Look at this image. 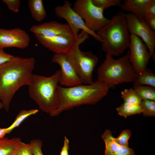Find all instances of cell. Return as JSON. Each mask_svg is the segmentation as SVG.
Returning <instances> with one entry per match:
<instances>
[{"mask_svg": "<svg viewBox=\"0 0 155 155\" xmlns=\"http://www.w3.org/2000/svg\"><path fill=\"white\" fill-rule=\"evenodd\" d=\"M72 8L84 20L86 27L94 32L99 31L111 21L104 16V10L95 5L92 0H77Z\"/></svg>", "mask_w": 155, "mask_h": 155, "instance_id": "obj_7", "label": "cell"}, {"mask_svg": "<svg viewBox=\"0 0 155 155\" xmlns=\"http://www.w3.org/2000/svg\"><path fill=\"white\" fill-rule=\"evenodd\" d=\"M8 134L7 127L0 128V139L4 137L5 135Z\"/></svg>", "mask_w": 155, "mask_h": 155, "instance_id": "obj_34", "label": "cell"}, {"mask_svg": "<svg viewBox=\"0 0 155 155\" xmlns=\"http://www.w3.org/2000/svg\"><path fill=\"white\" fill-rule=\"evenodd\" d=\"M30 38L25 31L16 28L7 29L0 28V48H16L23 49L29 45Z\"/></svg>", "mask_w": 155, "mask_h": 155, "instance_id": "obj_13", "label": "cell"}, {"mask_svg": "<svg viewBox=\"0 0 155 155\" xmlns=\"http://www.w3.org/2000/svg\"><path fill=\"white\" fill-rule=\"evenodd\" d=\"M21 141L18 137L0 139V155H14Z\"/></svg>", "mask_w": 155, "mask_h": 155, "instance_id": "obj_17", "label": "cell"}, {"mask_svg": "<svg viewBox=\"0 0 155 155\" xmlns=\"http://www.w3.org/2000/svg\"><path fill=\"white\" fill-rule=\"evenodd\" d=\"M51 61L60 66L59 83L61 86L69 87L82 84L67 53H55Z\"/></svg>", "mask_w": 155, "mask_h": 155, "instance_id": "obj_12", "label": "cell"}, {"mask_svg": "<svg viewBox=\"0 0 155 155\" xmlns=\"http://www.w3.org/2000/svg\"><path fill=\"white\" fill-rule=\"evenodd\" d=\"M3 108V104L1 102H0V110L2 109Z\"/></svg>", "mask_w": 155, "mask_h": 155, "instance_id": "obj_35", "label": "cell"}, {"mask_svg": "<svg viewBox=\"0 0 155 155\" xmlns=\"http://www.w3.org/2000/svg\"><path fill=\"white\" fill-rule=\"evenodd\" d=\"M14 155H33L31 145L21 141Z\"/></svg>", "mask_w": 155, "mask_h": 155, "instance_id": "obj_27", "label": "cell"}, {"mask_svg": "<svg viewBox=\"0 0 155 155\" xmlns=\"http://www.w3.org/2000/svg\"><path fill=\"white\" fill-rule=\"evenodd\" d=\"M14 56L5 52L3 49L0 48V65L10 61Z\"/></svg>", "mask_w": 155, "mask_h": 155, "instance_id": "obj_30", "label": "cell"}, {"mask_svg": "<svg viewBox=\"0 0 155 155\" xmlns=\"http://www.w3.org/2000/svg\"><path fill=\"white\" fill-rule=\"evenodd\" d=\"M109 87L104 82L97 80L91 84H79L66 87L58 85V108L49 114L52 117L62 112L83 105H94L108 94Z\"/></svg>", "mask_w": 155, "mask_h": 155, "instance_id": "obj_2", "label": "cell"}, {"mask_svg": "<svg viewBox=\"0 0 155 155\" xmlns=\"http://www.w3.org/2000/svg\"><path fill=\"white\" fill-rule=\"evenodd\" d=\"M96 33L102 40V50L112 56L122 55L129 48L130 34L125 14L121 11L113 16L110 22Z\"/></svg>", "mask_w": 155, "mask_h": 155, "instance_id": "obj_3", "label": "cell"}, {"mask_svg": "<svg viewBox=\"0 0 155 155\" xmlns=\"http://www.w3.org/2000/svg\"><path fill=\"white\" fill-rule=\"evenodd\" d=\"M30 30L34 35L47 37L61 35H77L68 24H63L53 21L33 25Z\"/></svg>", "mask_w": 155, "mask_h": 155, "instance_id": "obj_14", "label": "cell"}, {"mask_svg": "<svg viewBox=\"0 0 155 155\" xmlns=\"http://www.w3.org/2000/svg\"><path fill=\"white\" fill-rule=\"evenodd\" d=\"M121 0H92L93 3L96 6L104 10L113 6H120Z\"/></svg>", "mask_w": 155, "mask_h": 155, "instance_id": "obj_25", "label": "cell"}, {"mask_svg": "<svg viewBox=\"0 0 155 155\" xmlns=\"http://www.w3.org/2000/svg\"><path fill=\"white\" fill-rule=\"evenodd\" d=\"M89 34L82 30L76 36L61 35L47 37L34 35L40 43L55 53L67 54L80 42H83L89 38Z\"/></svg>", "mask_w": 155, "mask_h": 155, "instance_id": "obj_8", "label": "cell"}, {"mask_svg": "<svg viewBox=\"0 0 155 155\" xmlns=\"http://www.w3.org/2000/svg\"><path fill=\"white\" fill-rule=\"evenodd\" d=\"M145 21L150 28L155 32V17H147Z\"/></svg>", "mask_w": 155, "mask_h": 155, "instance_id": "obj_33", "label": "cell"}, {"mask_svg": "<svg viewBox=\"0 0 155 155\" xmlns=\"http://www.w3.org/2000/svg\"><path fill=\"white\" fill-rule=\"evenodd\" d=\"M2 1L6 5L10 10L15 13L18 12L21 4L20 0H3Z\"/></svg>", "mask_w": 155, "mask_h": 155, "instance_id": "obj_29", "label": "cell"}, {"mask_svg": "<svg viewBox=\"0 0 155 155\" xmlns=\"http://www.w3.org/2000/svg\"><path fill=\"white\" fill-rule=\"evenodd\" d=\"M69 140L66 136H65L63 146L60 152V155H69Z\"/></svg>", "mask_w": 155, "mask_h": 155, "instance_id": "obj_31", "label": "cell"}, {"mask_svg": "<svg viewBox=\"0 0 155 155\" xmlns=\"http://www.w3.org/2000/svg\"><path fill=\"white\" fill-rule=\"evenodd\" d=\"M101 137L105 144L104 155H135L132 148L117 143L110 130L106 129L101 135Z\"/></svg>", "mask_w": 155, "mask_h": 155, "instance_id": "obj_15", "label": "cell"}, {"mask_svg": "<svg viewBox=\"0 0 155 155\" xmlns=\"http://www.w3.org/2000/svg\"><path fill=\"white\" fill-rule=\"evenodd\" d=\"M133 89L142 100H155V87L142 85L133 86Z\"/></svg>", "mask_w": 155, "mask_h": 155, "instance_id": "obj_22", "label": "cell"}, {"mask_svg": "<svg viewBox=\"0 0 155 155\" xmlns=\"http://www.w3.org/2000/svg\"><path fill=\"white\" fill-rule=\"evenodd\" d=\"M121 97L124 102L135 105H140L142 100L133 88L125 89L121 93Z\"/></svg>", "mask_w": 155, "mask_h": 155, "instance_id": "obj_23", "label": "cell"}, {"mask_svg": "<svg viewBox=\"0 0 155 155\" xmlns=\"http://www.w3.org/2000/svg\"><path fill=\"white\" fill-rule=\"evenodd\" d=\"M0 11H1V9H0Z\"/></svg>", "mask_w": 155, "mask_h": 155, "instance_id": "obj_36", "label": "cell"}, {"mask_svg": "<svg viewBox=\"0 0 155 155\" xmlns=\"http://www.w3.org/2000/svg\"><path fill=\"white\" fill-rule=\"evenodd\" d=\"M36 61L33 57L14 56L0 65V101L7 112L16 92L21 87L30 84Z\"/></svg>", "mask_w": 155, "mask_h": 155, "instance_id": "obj_1", "label": "cell"}, {"mask_svg": "<svg viewBox=\"0 0 155 155\" xmlns=\"http://www.w3.org/2000/svg\"><path fill=\"white\" fill-rule=\"evenodd\" d=\"M127 26L130 34L140 38L146 45L151 57L154 59L155 32L152 30L145 21H141L133 14H125Z\"/></svg>", "mask_w": 155, "mask_h": 155, "instance_id": "obj_9", "label": "cell"}, {"mask_svg": "<svg viewBox=\"0 0 155 155\" xmlns=\"http://www.w3.org/2000/svg\"><path fill=\"white\" fill-rule=\"evenodd\" d=\"M140 105L142 111V113L144 117L155 116V100H143Z\"/></svg>", "mask_w": 155, "mask_h": 155, "instance_id": "obj_24", "label": "cell"}, {"mask_svg": "<svg viewBox=\"0 0 155 155\" xmlns=\"http://www.w3.org/2000/svg\"><path fill=\"white\" fill-rule=\"evenodd\" d=\"M38 112V110L37 109L21 110L17 115L13 122L7 127L8 134L10 133L13 129L18 127L27 118L36 114Z\"/></svg>", "mask_w": 155, "mask_h": 155, "instance_id": "obj_21", "label": "cell"}, {"mask_svg": "<svg viewBox=\"0 0 155 155\" xmlns=\"http://www.w3.org/2000/svg\"><path fill=\"white\" fill-rule=\"evenodd\" d=\"M28 5L32 18L36 21L40 22L47 16L42 0H29Z\"/></svg>", "mask_w": 155, "mask_h": 155, "instance_id": "obj_18", "label": "cell"}, {"mask_svg": "<svg viewBox=\"0 0 155 155\" xmlns=\"http://www.w3.org/2000/svg\"><path fill=\"white\" fill-rule=\"evenodd\" d=\"M129 48L130 62L135 73L139 74L147 68L151 58L148 49L141 38L133 34H130Z\"/></svg>", "mask_w": 155, "mask_h": 155, "instance_id": "obj_10", "label": "cell"}, {"mask_svg": "<svg viewBox=\"0 0 155 155\" xmlns=\"http://www.w3.org/2000/svg\"><path fill=\"white\" fill-rule=\"evenodd\" d=\"M71 5L69 1H65L62 5L55 7V14L59 18L65 20L76 35L79 34L80 30H82L102 43V40L101 37L96 33L90 30L86 27L83 19L71 7Z\"/></svg>", "mask_w": 155, "mask_h": 155, "instance_id": "obj_11", "label": "cell"}, {"mask_svg": "<svg viewBox=\"0 0 155 155\" xmlns=\"http://www.w3.org/2000/svg\"><path fill=\"white\" fill-rule=\"evenodd\" d=\"M151 0H125L120 6L122 10L131 13L140 20L145 21Z\"/></svg>", "mask_w": 155, "mask_h": 155, "instance_id": "obj_16", "label": "cell"}, {"mask_svg": "<svg viewBox=\"0 0 155 155\" xmlns=\"http://www.w3.org/2000/svg\"><path fill=\"white\" fill-rule=\"evenodd\" d=\"M116 110L118 115L125 118L130 116L141 113L142 111L140 105H135L124 102Z\"/></svg>", "mask_w": 155, "mask_h": 155, "instance_id": "obj_20", "label": "cell"}, {"mask_svg": "<svg viewBox=\"0 0 155 155\" xmlns=\"http://www.w3.org/2000/svg\"><path fill=\"white\" fill-rule=\"evenodd\" d=\"M147 17H155V0H151L148 9Z\"/></svg>", "mask_w": 155, "mask_h": 155, "instance_id": "obj_32", "label": "cell"}, {"mask_svg": "<svg viewBox=\"0 0 155 155\" xmlns=\"http://www.w3.org/2000/svg\"><path fill=\"white\" fill-rule=\"evenodd\" d=\"M60 74L59 70L49 77L33 74L28 86L30 98L41 111L49 114L58 106L57 90Z\"/></svg>", "mask_w": 155, "mask_h": 155, "instance_id": "obj_4", "label": "cell"}, {"mask_svg": "<svg viewBox=\"0 0 155 155\" xmlns=\"http://www.w3.org/2000/svg\"><path fill=\"white\" fill-rule=\"evenodd\" d=\"M133 83V86L146 85L155 87V74L152 70L146 68L141 73L137 74Z\"/></svg>", "mask_w": 155, "mask_h": 155, "instance_id": "obj_19", "label": "cell"}, {"mask_svg": "<svg viewBox=\"0 0 155 155\" xmlns=\"http://www.w3.org/2000/svg\"><path fill=\"white\" fill-rule=\"evenodd\" d=\"M132 134L131 131L129 129L123 130L115 140L118 144L125 147H129L128 141Z\"/></svg>", "mask_w": 155, "mask_h": 155, "instance_id": "obj_26", "label": "cell"}, {"mask_svg": "<svg viewBox=\"0 0 155 155\" xmlns=\"http://www.w3.org/2000/svg\"><path fill=\"white\" fill-rule=\"evenodd\" d=\"M129 51L117 59L106 53L105 59L97 70L98 80L105 83L109 88L123 83H133L137 77L130 62Z\"/></svg>", "mask_w": 155, "mask_h": 155, "instance_id": "obj_5", "label": "cell"}, {"mask_svg": "<svg viewBox=\"0 0 155 155\" xmlns=\"http://www.w3.org/2000/svg\"><path fill=\"white\" fill-rule=\"evenodd\" d=\"M29 144L32 148L33 155H43L42 151V142L39 139L31 140Z\"/></svg>", "mask_w": 155, "mask_h": 155, "instance_id": "obj_28", "label": "cell"}, {"mask_svg": "<svg viewBox=\"0 0 155 155\" xmlns=\"http://www.w3.org/2000/svg\"><path fill=\"white\" fill-rule=\"evenodd\" d=\"M83 42H79L67 54L82 83L90 84L94 82L93 72L97 64L98 58L91 51H81L79 46Z\"/></svg>", "mask_w": 155, "mask_h": 155, "instance_id": "obj_6", "label": "cell"}]
</instances>
